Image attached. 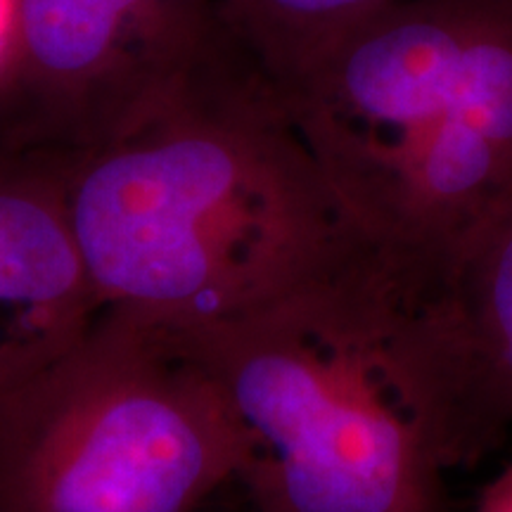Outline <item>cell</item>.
I'll return each instance as SVG.
<instances>
[{
  "instance_id": "7a4b0ae2",
  "label": "cell",
  "mask_w": 512,
  "mask_h": 512,
  "mask_svg": "<svg viewBox=\"0 0 512 512\" xmlns=\"http://www.w3.org/2000/svg\"><path fill=\"white\" fill-rule=\"evenodd\" d=\"M422 294L358 238L249 316L178 330L226 396L256 512H453Z\"/></svg>"
},
{
  "instance_id": "52a82bcc",
  "label": "cell",
  "mask_w": 512,
  "mask_h": 512,
  "mask_svg": "<svg viewBox=\"0 0 512 512\" xmlns=\"http://www.w3.org/2000/svg\"><path fill=\"white\" fill-rule=\"evenodd\" d=\"M102 313L67 221L62 157L0 147V401Z\"/></svg>"
},
{
  "instance_id": "277c9868",
  "label": "cell",
  "mask_w": 512,
  "mask_h": 512,
  "mask_svg": "<svg viewBox=\"0 0 512 512\" xmlns=\"http://www.w3.org/2000/svg\"><path fill=\"white\" fill-rule=\"evenodd\" d=\"M240 439L181 332L105 309L0 401V512H204L235 484Z\"/></svg>"
},
{
  "instance_id": "30bf717a",
  "label": "cell",
  "mask_w": 512,
  "mask_h": 512,
  "mask_svg": "<svg viewBox=\"0 0 512 512\" xmlns=\"http://www.w3.org/2000/svg\"><path fill=\"white\" fill-rule=\"evenodd\" d=\"M12 31H15V0H0V67L10 50Z\"/></svg>"
},
{
  "instance_id": "ba28073f",
  "label": "cell",
  "mask_w": 512,
  "mask_h": 512,
  "mask_svg": "<svg viewBox=\"0 0 512 512\" xmlns=\"http://www.w3.org/2000/svg\"><path fill=\"white\" fill-rule=\"evenodd\" d=\"M399 0H202L211 55L273 91Z\"/></svg>"
},
{
  "instance_id": "6da1fadb",
  "label": "cell",
  "mask_w": 512,
  "mask_h": 512,
  "mask_svg": "<svg viewBox=\"0 0 512 512\" xmlns=\"http://www.w3.org/2000/svg\"><path fill=\"white\" fill-rule=\"evenodd\" d=\"M60 157L69 230L102 311L214 328L361 238L273 88L216 55L121 136Z\"/></svg>"
},
{
  "instance_id": "3957f363",
  "label": "cell",
  "mask_w": 512,
  "mask_h": 512,
  "mask_svg": "<svg viewBox=\"0 0 512 512\" xmlns=\"http://www.w3.org/2000/svg\"><path fill=\"white\" fill-rule=\"evenodd\" d=\"M273 93L356 233L425 290L512 200V0H399Z\"/></svg>"
},
{
  "instance_id": "8fae6325",
  "label": "cell",
  "mask_w": 512,
  "mask_h": 512,
  "mask_svg": "<svg viewBox=\"0 0 512 512\" xmlns=\"http://www.w3.org/2000/svg\"><path fill=\"white\" fill-rule=\"evenodd\" d=\"M216 503V501H214ZM214 503H211L209 505V508L207 510H204V512H256L254 508H252V505H249L247 501H245V498H242V494H240V503H233V505H226V508H216V505Z\"/></svg>"
},
{
  "instance_id": "8992f818",
  "label": "cell",
  "mask_w": 512,
  "mask_h": 512,
  "mask_svg": "<svg viewBox=\"0 0 512 512\" xmlns=\"http://www.w3.org/2000/svg\"><path fill=\"white\" fill-rule=\"evenodd\" d=\"M451 467L512 430V200L458 249L420 304Z\"/></svg>"
},
{
  "instance_id": "9c48e42d",
  "label": "cell",
  "mask_w": 512,
  "mask_h": 512,
  "mask_svg": "<svg viewBox=\"0 0 512 512\" xmlns=\"http://www.w3.org/2000/svg\"><path fill=\"white\" fill-rule=\"evenodd\" d=\"M479 512H512V467L494 486H489Z\"/></svg>"
},
{
  "instance_id": "5b68a950",
  "label": "cell",
  "mask_w": 512,
  "mask_h": 512,
  "mask_svg": "<svg viewBox=\"0 0 512 512\" xmlns=\"http://www.w3.org/2000/svg\"><path fill=\"white\" fill-rule=\"evenodd\" d=\"M209 55L202 0H15L0 147L76 155L107 143Z\"/></svg>"
}]
</instances>
